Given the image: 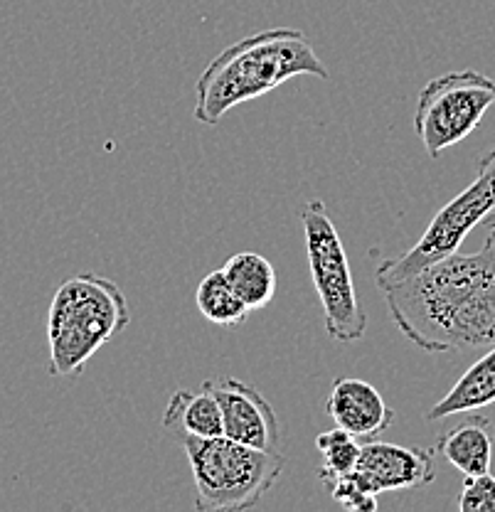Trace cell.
Segmentation results:
<instances>
[{
  "instance_id": "cell-5",
  "label": "cell",
  "mask_w": 495,
  "mask_h": 512,
  "mask_svg": "<svg viewBox=\"0 0 495 512\" xmlns=\"http://www.w3.org/2000/svg\"><path fill=\"white\" fill-rule=\"evenodd\" d=\"M303 237H306L308 269L321 301L326 330L338 343L360 340L367 330V316L353 281L348 252L338 229L321 200H308L301 207Z\"/></svg>"
},
{
  "instance_id": "cell-12",
  "label": "cell",
  "mask_w": 495,
  "mask_h": 512,
  "mask_svg": "<svg viewBox=\"0 0 495 512\" xmlns=\"http://www.w3.org/2000/svg\"><path fill=\"white\" fill-rule=\"evenodd\" d=\"M436 453L451 463L463 476L491 473L493 436L491 421L481 414L468 416L466 421L446 431L436 444Z\"/></svg>"
},
{
  "instance_id": "cell-3",
  "label": "cell",
  "mask_w": 495,
  "mask_h": 512,
  "mask_svg": "<svg viewBox=\"0 0 495 512\" xmlns=\"http://www.w3.org/2000/svg\"><path fill=\"white\" fill-rule=\"evenodd\" d=\"M131 323L129 303L116 281L99 274H77L55 291L47 313L50 375L72 377L109 340Z\"/></svg>"
},
{
  "instance_id": "cell-7",
  "label": "cell",
  "mask_w": 495,
  "mask_h": 512,
  "mask_svg": "<svg viewBox=\"0 0 495 512\" xmlns=\"http://www.w3.org/2000/svg\"><path fill=\"white\" fill-rule=\"evenodd\" d=\"M495 106V82L476 69L431 79L419 92L414 131L429 158L466 141Z\"/></svg>"
},
{
  "instance_id": "cell-13",
  "label": "cell",
  "mask_w": 495,
  "mask_h": 512,
  "mask_svg": "<svg viewBox=\"0 0 495 512\" xmlns=\"http://www.w3.org/2000/svg\"><path fill=\"white\" fill-rule=\"evenodd\" d=\"M495 404V345L486 355L478 357L471 367L459 377V382L444 394V399L429 409L427 421H439L446 416L481 412Z\"/></svg>"
},
{
  "instance_id": "cell-11",
  "label": "cell",
  "mask_w": 495,
  "mask_h": 512,
  "mask_svg": "<svg viewBox=\"0 0 495 512\" xmlns=\"http://www.w3.org/2000/svg\"><path fill=\"white\" fill-rule=\"evenodd\" d=\"M163 426L173 431V434H188L198 436V439L225 436L222 407L215 392V382H205L198 392L178 389L170 397L168 407H165Z\"/></svg>"
},
{
  "instance_id": "cell-15",
  "label": "cell",
  "mask_w": 495,
  "mask_h": 512,
  "mask_svg": "<svg viewBox=\"0 0 495 512\" xmlns=\"http://www.w3.org/2000/svg\"><path fill=\"white\" fill-rule=\"evenodd\" d=\"M195 303H198L202 316L220 328H237L249 318L247 303L239 298L222 269L210 271L200 281L198 291H195Z\"/></svg>"
},
{
  "instance_id": "cell-9",
  "label": "cell",
  "mask_w": 495,
  "mask_h": 512,
  "mask_svg": "<svg viewBox=\"0 0 495 512\" xmlns=\"http://www.w3.org/2000/svg\"><path fill=\"white\" fill-rule=\"evenodd\" d=\"M215 392L222 407L225 436L244 446L281 453L279 416L257 387L242 380H225L215 382Z\"/></svg>"
},
{
  "instance_id": "cell-4",
  "label": "cell",
  "mask_w": 495,
  "mask_h": 512,
  "mask_svg": "<svg viewBox=\"0 0 495 512\" xmlns=\"http://www.w3.org/2000/svg\"><path fill=\"white\" fill-rule=\"evenodd\" d=\"M175 436L188 453L195 483V510L200 512L254 508L284 473L286 461L281 453L244 446L230 436Z\"/></svg>"
},
{
  "instance_id": "cell-18",
  "label": "cell",
  "mask_w": 495,
  "mask_h": 512,
  "mask_svg": "<svg viewBox=\"0 0 495 512\" xmlns=\"http://www.w3.org/2000/svg\"><path fill=\"white\" fill-rule=\"evenodd\" d=\"M461 512H495V476H466L459 495Z\"/></svg>"
},
{
  "instance_id": "cell-14",
  "label": "cell",
  "mask_w": 495,
  "mask_h": 512,
  "mask_svg": "<svg viewBox=\"0 0 495 512\" xmlns=\"http://www.w3.org/2000/svg\"><path fill=\"white\" fill-rule=\"evenodd\" d=\"M225 276L230 279L234 291L239 293L249 311H259L266 308L276 296V286H279V276L271 261L257 252H239L227 259L222 266Z\"/></svg>"
},
{
  "instance_id": "cell-19",
  "label": "cell",
  "mask_w": 495,
  "mask_h": 512,
  "mask_svg": "<svg viewBox=\"0 0 495 512\" xmlns=\"http://www.w3.org/2000/svg\"><path fill=\"white\" fill-rule=\"evenodd\" d=\"M483 224H486V229H488V232H495V210L491 212V215H488V220L483 222Z\"/></svg>"
},
{
  "instance_id": "cell-1",
  "label": "cell",
  "mask_w": 495,
  "mask_h": 512,
  "mask_svg": "<svg viewBox=\"0 0 495 512\" xmlns=\"http://www.w3.org/2000/svg\"><path fill=\"white\" fill-rule=\"evenodd\" d=\"M404 338L429 355L495 345V239L481 252L446 256L385 288Z\"/></svg>"
},
{
  "instance_id": "cell-8",
  "label": "cell",
  "mask_w": 495,
  "mask_h": 512,
  "mask_svg": "<svg viewBox=\"0 0 495 512\" xmlns=\"http://www.w3.org/2000/svg\"><path fill=\"white\" fill-rule=\"evenodd\" d=\"M436 448H417L387 444V441H363L355 476L370 493H395V490L424 488L434 480Z\"/></svg>"
},
{
  "instance_id": "cell-10",
  "label": "cell",
  "mask_w": 495,
  "mask_h": 512,
  "mask_svg": "<svg viewBox=\"0 0 495 512\" xmlns=\"http://www.w3.org/2000/svg\"><path fill=\"white\" fill-rule=\"evenodd\" d=\"M326 412L335 426L350 431L355 439L370 441L390 429L395 412L387 407L382 394L370 382L358 377H340L333 382L326 402Z\"/></svg>"
},
{
  "instance_id": "cell-2",
  "label": "cell",
  "mask_w": 495,
  "mask_h": 512,
  "mask_svg": "<svg viewBox=\"0 0 495 512\" xmlns=\"http://www.w3.org/2000/svg\"><path fill=\"white\" fill-rule=\"evenodd\" d=\"M296 77L328 79L308 37L296 28H274L237 40L205 67L195 84V119L217 126L239 104L274 92Z\"/></svg>"
},
{
  "instance_id": "cell-17",
  "label": "cell",
  "mask_w": 495,
  "mask_h": 512,
  "mask_svg": "<svg viewBox=\"0 0 495 512\" xmlns=\"http://www.w3.org/2000/svg\"><path fill=\"white\" fill-rule=\"evenodd\" d=\"M330 490V498L340 505V508L350 512H375L377 510V495L365 488V483L353 473L330 480L326 485Z\"/></svg>"
},
{
  "instance_id": "cell-16",
  "label": "cell",
  "mask_w": 495,
  "mask_h": 512,
  "mask_svg": "<svg viewBox=\"0 0 495 512\" xmlns=\"http://www.w3.org/2000/svg\"><path fill=\"white\" fill-rule=\"evenodd\" d=\"M316 448L323 456V466L318 468V480L323 485H328L330 480L348 476V473H353L358 468L363 444L350 431L335 426V429L323 431V434L316 436Z\"/></svg>"
},
{
  "instance_id": "cell-20",
  "label": "cell",
  "mask_w": 495,
  "mask_h": 512,
  "mask_svg": "<svg viewBox=\"0 0 495 512\" xmlns=\"http://www.w3.org/2000/svg\"><path fill=\"white\" fill-rule=\"evenodd\" d=\"M488 234H493V239H495V232H488Z\"/></svg>"
},
{
  "instance_id": "cell-6",
  "label": "cell",
  "mask_w": 495,
  "mask_h": 512,
  "mask_svg": "<svg viewBox=\"0 0 495 512\" xmlns=\"http://www.w3.org/2000/svg\"><path fill=\"white\" fill-rule=\"evenodd\" d=\"M495 210V148L481 158L478 163V175L466 190L459 192L451 202H446L419 242L409 252L392 256L377 264L375 284L385 291L387 286L397 281L409 279L417 271L427 269L436 261L454 256L466 242L468 234L488 220V215Z\"/></svg>"
}]
</instances>
